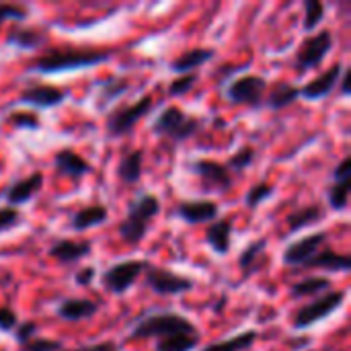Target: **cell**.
<instances>
[{"instance_id": "obj_1", "label": "cell", "mask_w": 351, "mask_h": 351, "mask_svg": "<svg viewBox=\"0 0 351 351\" xmlns=\"http://www.w3.org/2000/svg\"><path fill=\"white\" fill-rule=\"evenodd\" d=\"M113 51L95 49V47H56L43 56H37L29 62L27 72L37 74H60L80 68H90L111 60Z\"/></svg>"}, {"instance_id": "obj_2", "label": "cell", "mask_w": 351, "mask_h": 351, "mask_svg": "<svg viewBox=\"0 0 351 351\" xmlns=\"http://www.w3.org/2000/svg\"><path fill=\"white\" fill-rule=\"evenodd\" d=\"M197 327L173 313V311H146L140 319L134 321V325L130 327V335L128 339L138 341V339H165V337H173V335H181V333H195Z\"/></svg>"}, {"instance_id": "obj_3", "label": "cell", "mask_w": 351, "mask_h": 351, "mask_svg": "<svg viewBox=\"0 0 351 351\" xmlns=\"http://www.w3.org/2000/svg\"><path fill=\"white\" fill-rule=\"evenodd\" d=\"M160 210L162 204L154 193L136 195L128 206V216L117 224L119 239L130 247H138L146 239L150 230V222L160 214Z\"/></svg>"}, {"instance_id": "obj_4", "label": "cell", "mask_w": 351, "mask_h": 351, "mask_svg": "<svg viewBox=\"0 0 351 351\" xmlns=\"http://www.w3.org/2000/svg\"><path fill=\"white\" fill-rule=\"evenodd\" d=\"M199 128H202V119H197V117L185 113V111H183L181 107H177V105L165 107V109L156 115V119L152 121V125H150L152 134L162 136V138H167V140H171V142H175V144H181V142L189 140L191 136L197 134Z\"/></svg>"}, {"instance_id": "obj_5", "label": "cell", "mask_w": 351, "mask_h": 351, "mask_svg": "<svg viewBox=\"0 0 351 351\" xmlns=\"http://www.w3.org/2000/svg\"><path fill=\"white\" fill-rule=\"evenodd\" d=\"M152 97H142L140 101L136 103H130V105H119L115 109H111L107 113V119H105V132H107V138L115 140V138H121V136H128L136 123L148 115L152 111Z\"/></svg>"}, {"instance_id": "obj_6", "label": "cell", "mask_w": 351, "mask_h": 351, "mask_svg": "<svg viewBox=\"0 0 351 351\" xmlns=\"http://www.w3.org/2000/svg\"><path fill=\"white\" fill-rule=\"evenodd\" d=\"M148 263L150 261H144V259H125V261L113 263L101 274L103 290L115 296H123L130 288H134L138 278L146 271Z\"/></svg>"}, {"instance_id": "obj_7", "label": "cell", "mask_w": 351, "mask_h": 351, "mask_svg": "<svg viewBox=\"0 0 351 351\" xmlns=\"http://www.w3.org/2000/svg\"><path fill=\"white\" fill-rule=\"evenodd\" d=\"M331 49H333V33L329 29L308 35L296 51L294 70L300 74H306V72L319 68L325 62V58L331 53Z\"/></svg>"}, {"instance_id": "obj_8", "label": "cell", "mask_w": 351, "mask_h": 351, "mask_svg": "<svg viewBox=\"0 0 351 351\" xmlns=\"http://www.w3.org/2000/svg\"><path fill=\"white\" fill-rule=\"evenodd\" d=\"M269 88V82L265 76L259 74H245L239 78H232L226 86V99L234 105H247L253 109L263 107L265 93Z\"/></svg>"}, {"instance_id": "obj_9", "label": "cell", "mask_w": 351, "mask_h": 351, "mask_svg": "<svg viewBox=\"0 0 351 351\" xmlns=\"http://www.w3.org/2000/svg\"><path fill=\"white\" fill-rule=\"evenodd\" d=\"M346 290H335V292H327L323 296H319L317 300H313L311 304H304L302 308L296 311L294 315V329L302 331L313 327L319 321L329 319L335 311H339L346 302Z\"/></svg>"}, {"instance_id": "obj_10", "label": "cell", "mask_w": 351, "mask_h": 351, "mask_svg": "<svg viewBox=\"0 0 351 351\" xmlns=\"http://www.w3.org/2000/svg\"><path fill=\"white\" fill-rule=\"evenodd\" d=\"M144 284L156 294V296H179L185 292H191L195 288L193 280L181 274H175L165 267H156L148 263L144 271Z\"/></svg>"}, {"instance_id": "obj_11", "label": "cell", "mask_w": 351, "mask_h": 351, "mask_svg": "<svg viewBox=\"0 0 351 351\" xmlns=\"http://www.w3.org/2000/svg\"><path fill=\"white\" fill-rule=\"evenodd\" d=\"M187 169H189V173L199 177L208 189H214V191H228L234 183L232 173L226 169V165H222L218 160L193 158L187 162Z\"/></svg>"}, {"instance_id": "obj_12", "label": "cell", "mask_w": 351, "mask_h": 351, "mask_svg": "<svg viewBox=\"0 0 351 351\" xmlns=\"http://www.w3.org/2000/svg\"><path fill=\"white\" fill-rule=\"evenodd\" d=\"M329 243V234L325 230L321 232H313L308 237H302L294 243H290L282 255L284 265L288 267H302L304 263H308L317 253H321Z\"/></svg>"}, {"instance_id": "obj_13", "label": "cell", "mask_w": 351, "mask_h": 351, "mask_svg": "<svg viewBox=\"0 0 351 351\" xmlns=\"http://www.w3.org/2000/svg\"><path fill=\"white\" fill-rule=\"evenodd\" d=\"M64 99H66V93L62 88L51 86V84H39V82L27 84L19 95V101L23 105H31L35 109H53L62 105Z\"/></svg>"}, {"instance_id": "obj_14", "label": "cell", "mask_w": 351, "mask_h": 351, "mask_svg": "<svg viewBox=\"0 0 351 351\" xmlns=\"http://www.w3.org/2000/svg\"><path fill=\"white\" fill-rule=\"evenodd\" d=\"M346 66L341 62H335L333 66H329L323 74H319L317 78H313L308 84H304L300 88V97L306 99V101H321L325 97H329L337 84H339V78L343 74Z\"/></svg>"}, {"instance_id": "obj_15", "label": "cell", "mask_w": 351, "mask_h": 351, "mask_svg": "<svg viewBox=\"0 0 351 351\" xmlns=\"http://www.w3.org/2000/svg\"><path fill=\"white\" fill-rule=\"evenodd\" d=\"M218 214H220L218 204L210 202V199H189V202L183 199L175 208V216L191 226L214 222V220H218Z\"/></svg>"}, {"instance_id": "obj_16", "label": "cell", "mask_w": 351, "mask_h": 351, "mask_svg": "<svg viewBox=\"0 0 351 351\" xmlns=\"http://www.w3.org/2000/svg\"><path fill=\"white\" fill-rule=\"evenodd\" d=\"M41 187H43V175H41L39 171H35V173L23 177V179L12 181V183L2 191V199L6 202V206L16 208V206L29 204Z\"/></svg>"}, {"instance_id": "obj_17", "label": "cell", "mask_w": 351, "mask_h": 351, "mask_svg": "<svg viewBox=\"0 0 351 351\" xmlns=\"http://www.w3.org/2000/svg\"><path fill=\"white\" fill-rule=\"evenodd\" d=\"M53 169H56V173L60 177H68V179H74V181L76 179H82V177H86V175L93 173L90 162L82 154H78L76 150H72V148H62V150L56 152V156H53Z\"/></svg>"}, {"instance_id": "obj_18", "label": "cell", "mask_w": 351, "mask_h": 351, "mask_svg": "<svg viewBox=\"0 0 351 351\" xmlns=\"http://www.w3.org/2000/svg\"><path fill=\"white\" fill-rule=\"evenodd\" d=\"M93 251V245L86 241H70V239H58L49 247V257H53L62 265L78 263L84 257H88Z\"/></svg>"}, {"instance_id": "obj_19", "label": "cell", "mask_w": 351, "mask_h": 351, "mask_svg": "<svg viewBox=\"0 0 351 351\" xmlns=\"http://www.w3.org/2000/svg\"><path fill=\"white\" fill-rule=\"evenodd\" d=\"M97 313H99V302L88 298H64L56 308L58 319L66 323H80L93 319Z\"/></svg>"}, {"instance_id": "obj_20", "label": "cell", "mask_w": 351, "mask_h": 351, "mask_svg": "<svg viewBox=\"0 0 351 351\" xmlns=\"http://www.w3.org/2000/svg\"><path fill=\"white\" fill-rule=\"evenodd\" d=\"M214 58H216V49L214 47H195V49H189V51L181 53L179 58L171 60L169 68H171V72H175L179 76L181 74H191L199 66L212 62Z\"/></svg>"}, {"instance_id": "obj_21", "label": "cell", "mask_w": 351, "mask_h": 351, "mask_svg": "<svg viewBox=\"0 0 351 351\" xmlns=\"http://www.w3.org/2000/svg\"><path fill=\"white\" fill-rule=\"evenodd\" d=\"M206 243L216 255H228L232 245V220L220 218L206 228Z\"/></svg>"}, {"instance_id": "obj_22", "label": "cell", "mask_w": 351, "mask_h": 351, "mask_svg": "<svg viewBox=\"0 0 351 351\" xmlns=\"http://www.w3.org/2000/svg\"><path fill=\"white\" fill-rule=\"evenodd\" d=\"M298 99H300V88L286 82V80H280L271 88H267L265 99H263V107H267L271 111H282V109L290 107L292 103H296Z\"/></svg>"}, {"instance_id": "obj_23", "label": "cell", "mask_w": 351, "mask_h": 351, "mask_svg": "<svg viewBox=\"0 0 351 351\" xmlns=\"http://www.w3.org/2000/svg\"><path fill=\"white\" fill-rule=\"evenodd\" d=\"M45 39H47V35L41 29L14 25L8 29L4 41H6V45H12L16 49H39L45 43Z\"/></svg>"}, {"instance_id": "obj_24", "label": "cell", "mask_w": 351, "mask_h": 351, "mask_svg": "<svg viewBox=\"0 0 351 351\" xmlns=\"http://www.w3.org/2000/svg\"><path fill=\"white\" fill-rule=\"evenodd\" d=\"M142 173H144V150L142 148L130 150L119 158L117 179L123 185H136L142 179Z\"/></svg>"}, {"instance_id": "obj_25", "label": "cell", "mask_w": 351, "mask_h": 351, "mask_svg": "<svg viewBox=\"0 0 351 351\" xmlns=\"http://www.w3.org/2000/svg\"><path fill=\"white\" fill-rule=\"evenodd\" d=\"M107 218H109L107 208L101 206V204H93V206L80 208L78 212L72 214V218H70V228L76 230V232L90 230V228H97V226L105 224Z\"/></svg>"}, {"instance_id": "obj_26", "label": "cell", "mask_w": 351, "mask_h": 351, "mask_svg": "<svg viewBox=\"0 0 351 351\" xmlns=\"http://www.w3.org/2000/svg\"><path fill=\"white\" fill-rule=\"evenodd\" d=\"M300 269H327V271H335V274L337 271L339 274H348L351 269V257L350 255L335 253L331 249H323L308 263H304Z\"/></svg>"}, {"instance_id": "obj_27", "label": "cell", "mask_w": 351, "mask_h": 351, "mask_svg": "<svg viewBox=\"0 0 351 351\" xmlns=\"http://www.w3.org/2000/svg\"><path fill=\"white\" fill-rule=\"evenodd\" d=\"M130 90V80L125 76H109L99 82V95H97V109L105 111L115 99L125 95Z\"/></svg>"}, {"instance_id": "obj_28", "label": "cell", "mask_w": 351, "mask_h": 351, "mask_svg": "<svg viewBox=\"0 0 351 351\" xmlns=\"http://www.w3.org/2000/svg\"><path fill=\"white\" fill-rule=\"evenodd\" d=\"M321 220H325V208L321 204H311V206H304V208L292 212L286 222H288L290 232H298V230L319 224Z\"/></svg>"}, {"instance_id": "obj_29", "label": "cell", "mask_w": 351, "mask_h": 351, "mask_svg": "<svg viewBox=\"0 0 351 351\" xmlns=\"http://www.w3.org/2000/svg\"><path fill=\"white\" fill-rule=\"evenodd\" d=\"M333 282L323 276H311L304 280H298L296 284L290 286V296L292 298H306V296H323L331 292Z\"/></svg>"}, {"instance_id": "obj_30", "label": "cell", "mask_w": 351, "mask_h": 351, "mask_svg": "<svg viewBox=\"0 0 351 351\" xmlns=\"http://www.w3.org/2000/svg\"><path fill=\"white\" fill-rule=\"evenodd\" d=\"M265 249H267V239H259L255 243H251L239 257V267L245 276H251L255 274L257 269L263 267V261L267 259L265 257Z\"/></svg>"}, {"instance_id": "obj_31", "label": "cell", "mask_w": 351, "mask_h": 351, "mask_svg": "<svg viewBox=\"0 0 351 351\" xmlns=\"http://www.w3.org/2000/svg\"><path fill=\"white\" fill-rule=\"evenodd\" d=\"M199 341H202L199 331H195V333H181V335L158 339L154 343V351H193L199 346Z\"/></svg>"}, {"instance_id": "obj_32", "label": "cell", "mask_w": 351, "mask_h": 351, "mask_svg": "<svg viewBox=\"0 0 351 351\" xmlns=\"http://www.w3.org/2000/svg\"><path fill=\"white\" fill-rule=\"evenodd\" d=\"M257 331H245L239 333L234 337L222 339V341H214L210 346H206L202 351H247L253 348V343L257 341Z\"/></svg>"}, {"instance_id": "obj_33", "label": "cell", "mask_w": 351, "mask_h": 351, "mask_svg": "<svg viewBox=\"0 0 351 351\" xmlns=\"http://www.w3.org/2000/svg\"><path fill=\"white\" fill-rule=\"evenodd\" d=\"M327 12V6L321 0H304V23L302 29L306 33H313L319 29V25L323 23Z\"/></svg>"}, {"instance_id": "obj_34", "label": "cell", "mask_w": 351, "mask_h": 351, "mask_svg": "<svg viewBox=\"0 0 351 351\" xmlns=\"http://www.w3.org/2000/svg\"><path fill=\"white\" fill-rule=\"evenodd\" d=\"M350 187L351 181H341V183H331L329 189H327V202H329V208L335 210V212H343L348 210V204H350Z\"/></svg>"}, {"instance_id": "obj_35", "label": "cell", "mask_w": 351, "mask_h": 351, "mask_svg": "<svg viewBox=\"0 0 351 351\" xmlns=\"http://www.w3.org/2000/svg\"><path fill=\"white\" fill-rule=\"evenodd\" d=\"M257 158V150L253 148V146H243L239 152H234L230 158H228V162H224L226 165V169L230 171V173H243V171H247L251 165H253V160Z\"/></svg>"}, {"instance_id": "obj_36", "label": "cell", "mask_w": 351, "mask_h": 351, "mask_svg": "<svg viewBox=\"0 0 351 351\" xmlns=\"http://www.w3.org/2000/svg\"><path fill=\"white\" fill-rule=\"evenodd\" d=\"M274 193H276V187H274V185H269L267 181H261V183L253 185V187L247 191V195H245V204H247V208H249V210H257V208H259L261 204H265Z\"/></svg>"}, {"instance_id": "obj_37", "label": "cell", "mask_w": 351, "mask_h": 351, "mask_svg": "<svg viewBox=\"0 0 351 351\" xmlns=\"http://www.w3.org/2000/svg\"><path fill=\"white\" fill-rule=\"evenodd\" d=\"M6 121L19 130H41V119L39 115L31 113V111H10L6 115Z\"/></svg>"}, {"instance_id": "obj_38", "label": "cell", "mask_w": 351, "mask_h": 351, "mask_svg": "<svg viewBox=\"0 0 351 351\" xmlns=\"http://www.w3.org/2000/svg\"><path fill=\"white\" fill-rule=\"evenodd\" d=\"M197 78H199L197 72H191V74H181L179 78L171 80V84H169V97L177 99V97L187 95V93L195 86Z\"/></svg>"}, {"instance_id": "obj_39", "label": "cell", "mask_w": 351, "mask_h": 351, "mask_svg": "<svg viewBox=\"0 0 351 351\" xmlns=\"http://www.w3.org/2000/svg\"><path fill=\"white\" fill-rule=\"evenodd\" d=\"M29 16V8L23 4H0V25L6 21H14V23H23Z\"/></svg>"}, {"instance_id": "obj_40", "label": "cell", "mask_w": 351, "mask_h": 351, "mask_svg": "<svg viewBox=\"0 0 351 351\" xmlns=\"http://www.w3.org/2000/svg\"><path fill=\"white\" fill-rule=\"evenodd\" d=\"M21 351H64L62 341L47 339V337H33L25 346H21Z\"/></svg>"}, {"instance_id": "obj_41", "label": "cell", "mask_w": 351, "mask_h": 351, "mask_svg": "<svg viewBox=\"0 0 351 351\" xmlns=\"http://www.w3.org/2000/svg\"><path fill=\"white\" fill-rule=\"evenodd\" d=\"M21 222H23V216L16 208H10V206L0 208V234L16 228Z\"/></svg>"}, {"instance_id": "obj_42", "label": "cell", "mask_w": 351, "mask_h": 351, "mask_svg": "<svg viewBox=\"0 0 351 351\" xmlns=\"http://www.w3.org/2000/svg\"><path fill=\"white\" fill-rule=\"evenodd\" d=\"M37 331H39L37 323L25 321V323L16 325V329H14V339H16L19 346H25L27 341H31L33 337H37Z\"/></svg>"}, {"instance_id": "obj_43", "label": "cell", "mask_w": 351, "mask_h": 351, "mask_svg": "<svg viewBox=\"0 0 351 351\" xmlns=\"http://www.w3.org/2000/svg\"><path fill=\"white\" fill-rule=\"evenodd\" d=\"M16 325H19L16 313H14L12 308L2 306V308H0V331L10 333V331H14V329H16Z\"/></svg>"}, {"instance_id": "obj_44", "label": "cell", "mask_w": 351, "mask_h": 351, "mask_svg": "<svg viewBox=\"0 0 351 351\" xmlns=\"http://www.w3.org/2000/svg\"><path fill=\"white\" fill-rule=\"evenodd\" d=\"M341 181H351V158L346 156L335 171L331 173V183H341Z\"/></svg>"}, {"instance_id": "obj_45", "label": "cell", "mask_w": 351, "mask_h": 351, "mask_svg": "<svg viewBox=\"0 0 351 351\" xmlns=\"http://www.w3.org/2000/svg\"><path fill=\"white\" fill-rule=\"evenodd\" d=\"M95 278H97V269H95V267H90V265L80 267V269L74 274V282H76V286H80V288L90 286Z\"/></svg>"}, {"instance_id": "obj_46", "label": "cell", "mask_w": 351, "mask_h": 351, "mask_svg": "<svg viewBox=\"0 0 351 351\" xmlns=\"http://www.w3.org/2000/svg\"><path fill=\"white\" fill-rule=\"evenodd\" d=\"M72 351H119V346L113 343V341H99V343H93V346H82L78 350Z\"/></svg>"}, {"instance_id": "obj_47", "label": "cell", "mask_w": 351, "mask_h": 351, "mask_svg": "<svg viewBox=\"0 0 351 351\" xmlns=\"http://www.w3.org/2000/svg\"><path fill=\"white\" fill-rule=\"evenodd\" d=\"M350 78H351L350 70L346 68V70H343V74H341V78H339V93H341L343 97H348V95H350Z\"/></svg>"}, {"instance_id": "obj_48", "label": "cell", "mask_w": 351, "mask_h": 351, "mask_svg": "<svg viewBox=\"0 0 351 351\" xmlns=\"http://www.w3.org/2000/svg\"><path fill=\"white\" fill-rule=\"evenodd\" d=\"M311 341H313L311 337H302V339H288V343H290V348H292V350L308 348V343H311Z\"/></svg>"}]
</instances>
